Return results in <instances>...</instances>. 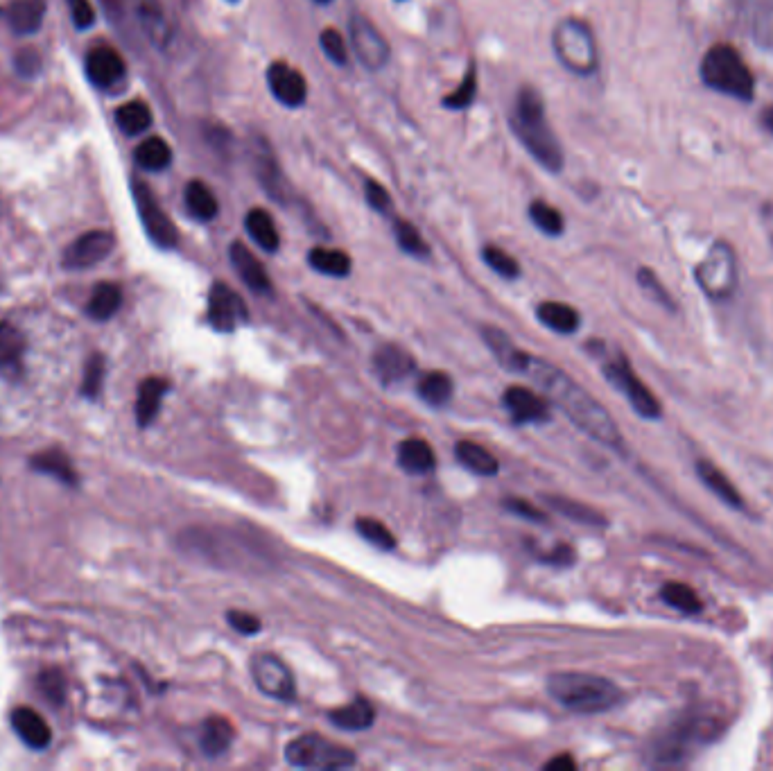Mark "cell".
Returning a JSON list of instances; mask_svg holds the SVG:
<instances>
[{
    "label": "cell",
    "mask_w": 773,
    "mask_h": 771,
    "mask_svg": "<svg viewBox=\"0 0 773 771\" xmlns=\"http://www.w3.org/2000/svg\"><path fill=\"white\" fill-rule=\"evenodd\" d=\"M523 374L532 376L536 385L545 392V396L550 398L579 430H584L590 439L622 453L624 437L618 423L604 410L602 403L595 401V398L590 396L584 387L577 385L568 374H563L561 369L550 365V362L534 358V355L527 358Z\"/></svg>",
    "instance_id": "cell-1"
},
{
    "label": "cell",
    "mask_w": 773,
    "mask_h": 771,
    "mask_svg": "<svg viewBox=\"0 0 773 771\" xmlns=\"http://www.w3.org/2000/svg\"><path fill=\"white\" fill-rule=\"evenodd\" d=\"M511 132L545 170L559 172L563 168L561 143L547 123L543 98L536 89L525 86L516 95L514 109H511Z\"/></svg>",
    "instance_id": "cell-2"
},
{
    "label": "cell",
    "mask_w": 773,
    "mask_h": 771,
    "mask_svg": "<svg viewBox=\"0 0 773 771\" xmlns=\"http://www.w3.org/2000/svg\"><path fill=\"white\" fill-rule=\"evenodd\" d=\"M547 692L557 704L577 715L606 713L620 704L622 690L611 679L586 672H559L547 679Z\"/></svg>",
    "instance_id": "cell-3"
},
{
    "label": "cell",
    "mask_w": 773,
    "mask_h": 771,
    "mask_svg": "<svg viewBox=\"0 0 773 771\" xmlns=\"http://www.w3.org/2000/svg\"><path fill=\"white\" fill-rule=\"evenodd\" d=\"M701 80L706 82L710 89L719 93L733 95L740 100L753 98V75L749 66L744 64L742 55L737 53L728 43H717L712 46L701 62Z\"/></svg>",
    "instance_id": "cell-4"
},
{
    "label": "cell",
    "mask_w": 773,
    "mask_h": 771,
    "mask_svg": "<svg viewBox=\"0 0 773 771\" xmlns=\"http://www.w3.org/2000/svg\"><path fill=\"white\" fill-rule=\"evenodd\" d=\"M552 48L568 71L584 77L597 71L595 37L584 21L563 19L554 28Z\"/></svg>",
    "instance_id": "cell-5"
},
{
    "label": "cell",
    "mask_w": 773,
    "mask_h": 771,
    "mask_svg": "<svg viewBox=\"0 0 773 771\" xmlns=\"http://www.w3.org/2000/svg\"><path fill=\"white\" fill-rule=\"evenodd\" d=\"M694 279L712 301L731 299L737 290V258L728 242H715L694 270Z\"/></svg>",
    "instance_id": "cell-6"
},
{
    "label": "cell",
    "mask_w": 773,
    "mask_h": 771,
    "mask_svg": "<svg viewBox=\"0 0 773 771\" xmlns=\"http://www.w3.org/2000/svg\"><path fill=\"white\" fill-rule=\"evenodd\" d=\"M285 758L299 769H346L355 765V753L342 744L330 742L317 733H306L292 740L285 749Z\"/></svg>",
    "instance_id": "cell-7"
},
{
    "label": "cell",
    "mask_w": 773,
    "mask_h": 771,
    "mask_svg": "<svg viewBox=\"0 0 773 771\" xmlns=\"http://www.w3.org/2000/svg\"><path fill=\"white\" fill-rule=\"evenodd\" d=\"M604 376L624 398H627L629 405L633 407V412H636L638 417L649 419V421H656V419L663 417V407H660V401L654 394H651V389L642 383L636 374H633V369L629 367L627 360L618 358V360L606 362Z\"/></svg>",
    "instance_id": "cell-8"
},
{
    "label": "cell",
    "mask_w": 773,
    "mask_h": 771,
    "mask_svg": "<svg viewBox=\"0 0 773 771\" xmlns=\"http://www.w3.org/2000/svg\"><path fill=\"white\" fill-rule=\"evenodd\" d=\"M132 190H134L136 209H138V215H141V222H143V229H145L147 236H150V240L154 242L156 247L175 249L177 242H179L177 227L168 218V213L161 209V204L156 202L152 190L138 179H134Z\"/></svg>",
    "instance_id": "cell-9"
},
{
    "label": "cell",
    "mask_w": 773,
    "mask_h": 771,
    "mask_svg": "<svg viewBox=\"0 0 773 771\" xmlns=\"http://www.w3.org/2000/svg\"><path fill=\"white\" fill-rule=\"evenodd\" d=\"M701 729L694 719H681L667 729L665 735H660L654 747H651V762L654 765H681L692 751V744L699 740Z\"/></svg>",
    "instance_id": "cell-10"
},
{
    "label": "cell",
    "mask_w": 773,
    "mask_h": 771,
    "mask_svg": "<svg viewBox=\"0 0 773 771\" xmlns=\"http://www.w3.org/2000/svg\"><path fill=\"white\" fill-rule=\"evenodd\" d=\"M349 34H351V50L353 55L360 59L364 68L378 71L387 64L389 59V46L382 34L378 32L376 25L364 16H353L349 21Z\"/></svg>",
    "instance_id": "cell-11"
},
{
    "label": "cell",
    "mask_w": 773,
    "mask_h": 771,
    "mask_svg": "<svg viewBox=\"0 0 773 771\" xmlns=\"http://www.w3.org/2000/svg\"><path fill=\"white\" fill-rule=\"evenodd\" d=\"M247 317V306L238 297V292L224 283H215L211 292H208V322H211L215 331H236L240 324L247 322Z\"/></svg>",
    "instance_id": "cell-12"
},
{
    "label": "cell",
    "mask_w": 773,
    "mask_h": 771,
    "mask_svg": "<svg viewBox=\"0 0 773 771\" xmlns=\"http://www.w3.org/2000/svg\"><path fill=\"white\" fill-rule=\"evenodd\" d=\"M251 674H254L258 690L272 699L290 701L294 692H297L290 667L272 654L256 656L254 663H251Z\"/></svg>",
    "instance_id": "cell-13"
},
{
    "label": "cell",
    "mask_w": 773,
    "mask_h": 771,
    "mask_svg": "<svg viewBox=\"0 0 773 771\" xmlns=\"http://www.w3.org/2000/svg\"><path fill=\"white\" fill-rule=\"evenodd\" d=\"M116 247V240L109 231H89L77 238L64 254L66 270H89L102 263Z\"/></svg>",
    "instance_id": "cell-14"
},
{
    "label": "cell",
    "mask_w": 773,
    "mask_h": 771,
    "mask_svg": "<svg viewBox=\"0 0 773 771\" xmlns=\"http://www.w3.org/2000/svg\"><path fill=\"white\" fill-rule=\"evenodd\" d=\"M267 84L274 98L290 109L301 107L308 98L306 77H303L297 68H292L285 62H274L269 66Z\"/></svg>",
    "instance_id": "cell-15"
},
{
    "label": "cell",
    "mask_w": 773,
    "mask_h": 771,
    "mask_svg": "<svg viewBox=\"0 0 773 771\" xmlns=\"http://www.w3.org/2000/svg\"><path fill=\"white\" fill-rule=\"evenodd\" d=\"M132 14L145 39L154 48H165L170 41V23L159 0H129Z\"/></svg>",
    "instance_id": "cell-16"
},
{
    "label": "cell",
    "mask_w": 773,
    "mask_h": 771,
    "mask_svg": "<svg viewBox=\"0 0 773 771\" xmlns=\"http://www.w3.org/2000/svg\"><path fill=\"white\" fill-rule=\"evenodd\" d=\"M125 71V59L111 46L93 48L89 57H86V75H89V80L95 86H102V89L118 84L125 77Z\"/></svg>",
    "instance_id": "cell-17"
},
{
    "label": "cell",
    "mask_w": 773,
    "mask_h": 771,
    "mask_svg": "<svg viewBox=\"0 0 773 771\" xmlns=\"http://www.w3.org/2000/svg\"><path fill=\"white\" fill-rule=\"evenodd\" d=\"M505 405L516 423H545L550 419V407L545 398L527 387H509L505 392Z\"/></svg>",
    "instance_id": "cell-18"
},
{
    "label": "cell",
    "mask_w": 773,
    "mask_h": 771,
    "mask_svg": "<svg viewBox=\"0 0 773 771\" xmlns=\"http://www.w3.org/2000/svg\"><path fill=\"white\" fill-rule=\"evenodd\" d=\"M373 367H376V374L385 385H398L403 383L407 376L414 374V358L407 351H403L401 346L396 344H385L380 346L373 355Z\"/></svg>",
    "instance_id": "cell-19"
},
{
    "label": "cell",
    "mask_w": 773,
    "mask_h": 771,
    "mask_svg": "<svg viewBox=\"0 0 773 771\" xmlns=\"http://www.w3.org/2000/svg\"><path fill=\"white\" fill-rule=\"evenodd\" d=\"M229 258H231L233 270L238 272V276L245 281L249 290H254L258 294L272 292V279H269L265 265L251 254L249 247L242 245V242H233L229 249Z\"/></svg>",
    "instance_id": "cell-20"
},
{
    "label": "cell",
    "mask_w": 773,
    "mask_h": 771,
    "mask_svg": "<svg viewBox=\"0 0 773 771\" xmlns=\"http://www.w3.org/2000/svg\"><path fill=\"white\" fill-rule=\"evenodd\" d=\"M694 471H697L703 487H706L717 500H722L726 507H731L735 511H744L746 509L742 493L733 487V482L728 480L726 475L719 471L715 464L708 462V459H697V464H694Z\"/></svg>",
    "instance_id": "cell-21"
},
{
    "label": "cell",
    "mask_w": 773,
    "mask_h": 771,
    "mask_svg": "<svg viewBox=\"0 0 773 771\" xmlns=\"http://www.w3.org/2000/svg\"><path fill=\"white\" fill-rule=\"evenodd\" d=\"M12 729L32 749H46L52 742V731L46 719L28 706L12 710Z\"/></svg>",
    "instance_id": "cell-22"
},
{
    "label": "cell",
    "mask_w": 773,
    "mask_h": 771,
    "mask_svg": "<svg viewBox=\"0 0 773 771\" xmlns=\"http://www.w3.org/2000/svg\"><path fill=\"white\" fill-rule=\"evenodd\" d=\"M233 740H236V729H233V724L227 717L213 715L202 724V733H199V749H202L204 756L217 758L229 751Z\"/></svg>",
    "instance_id": "cell-23"
},
{
    "label": "cell",
    "mask_w": 773,
    "mask_h": 771,
    "mask_svg": "<svg viewBox=\"0 0 773 771\" xmlns=\"http://www.w3.org/2000/svg\"><path fill=\"white\" fill-rule=\"evenodd\" d=\"M3 16L16 34H34L39 32L46 16V0H12Z\"/></svg>",
    "instance_id": "cell-24"
},
{
    "label": "cell",
    "mask_w": 773,
    "mask_h": 771,
    "mask_svg": "<svg viewBox=\"0 0 773 771\" xmlns=\"http://www.w3.org/2000/svg\"><path fill=\"white\" fill-rule=\"evenodd\" d=\"M168 392V380L163 378H145L141 387H138L136 398V421L141 428H147L156 419V414L161 410V403Z\"/></svg>",
    "instance_id": "cell-25"
},
{
    "label": "cell",
    "mask_w": 773,
    "mask_h": 771,
    "mask_svg": "<svg viewBox=\"0 0 773 771\" xmlns=\"http://www.w3.org/2000/svg\"><path fill=\"white\" fill-rule=\"evenodd\" d=\"M398 464H401V469L407 473L425 475L434 471L437 457H434V450L430 448L428 441L405 439L401 441V446H398Z\"/></svg>",
    "instance_id": "cell-26"
},
{
    "label": "cell",
    "mask_w": 773,
    "mask_h": 771,
    "mask_svg": "<svg viewBox=\"0 0 773 771\" xmlns=\"http://www.w3.org/2000/svg\"><path fill=\"white\" fill-rule=\"evenodd\" d=\"M484 342L491 346V351L495 358H498V362L505 369L509 371H518V374H523V369L527 365V358L529 353L520 351L518 346L509 340L507 333H502L500 328H484Z\"/></svg>",
    "instance_id": "cell-27"
},
{
    "label": "cell",
    "mask_w": 773,
    "mask_h": 771,
    "mask_svg": "<svg viewBox=\"0 0 773 771\" xmlns=\"http://www.w3.org/2000/svg\"><path fill=\"white\" fill-rule=\"evenodd\" d=\"M254 172L269 195L274 199H285V181L281 175V168L276 166L274 154L267 150V145H256L254 147Z\"/></svg>",
    "instance_id": "cell-28"
},
{
    "label": "cell",
    "mask_w": 773,
    "mask_h": 771,
    "mask_svg": "<svg viewBox=\"0 0 773 771\" xmlns=\"http://www.w3.org/2000/svg\"><path fill=\"white\" fill-rule=\"evenodd\" d=\"M536 315L541 319V324L550 328V331L559 333V335H572L577 333V328L581 324L579 313L572 306H566V303L559 301H545L536 308Z\"/></svg>",
    "instance_id": "cell-29"
},
{
    "label": "cell",
    "mask_w": 773,
    "mask_h": 771,
    "mask_svg": "<svg viewBox=\"0 0 773 771\" xmlns=\"http://www.w3.org/2000/svg\"><path fill=\"white\" fill-rule=\"evenodd\" d=\"M245 229L249 238L254 240L260 249L267 251V254H274V251L281 247L279 229H276L274 218L265 209H251L245 218Z\"/></svg>",
    "instance_id": "cell-30"
},
{
    "label": "cell",
    "mask_w": 773,
    "mask_h": 771,
    "mask_svg": "<svg viewBox=\"0 0 773 771\" xmlns=\"http://www.w3.org/2000/svg\"><path fill=\"white\" fill-rule=\"evenodd\" d=\"M455 457L464 469H468L475 475H482V478H491V475H495L500 469L498 459H495L484 446L475 444V441H459L455 446Z\"/></svg>",
    "instance_id": "cell-31"
},
{
    "label": "cell",
    "mask_w": 773,
    "mask_h": 771,
    "mask_svg": "<svg viewBox=\"0 0 773 771\" xmlns=\"http://www.w3.org/2000/svg\"><path fill=\"white\" fill-rule=\"evenodd\" d=\"M184 202L188 213L199 222H211L215 220V215L220 213L217 197L213 195V190L204 184V181H197V179L190 181L184 190Z\"/></svg>",
    "instance_id": "cell-32"
},
{
    "label": "cell",
    "mask_w": 773,
    "mask_h": 771,
    "mask_svg": "<svg viewBox=\"0 0 773 771\" xmlns=\"http://www.w3.org/2000/svg\"><path fill=\"white\" fill-rule=\"evenodd\" d=\"M25 340L21 331L10 322H0V371L16 374L21 371Z\"/></svg>",
    "instance_id": "cell-33"
},
{
    "label": "cell",
    "mask_w": 773,
    "mask_h": 771,
    "mask_svg": "<svg viewBox=\"0 0 773 771\" xmlns=\"http://www.w3.org/2000/svg\"><path fill=\"white\" fill-rule=\"evenodd\" d=\"M373 715L376 713H373V706L369 701L358 697L351 701V704L333 710V713H330V722L342 731H364L373 724Z\"/></svg>",
    "instance_id": "cell-34"
},
{
    "label": "cell",
    "mask_w": 773,
    "mask_h": 771,
    "mask_svg": "<svg viewBox=\"0 0 773 771\" xmlns=\"http://www.w3.org/2000/svg\"><path fill=\"white\" fill-rule=\"evenodd\" d=\"M123 306V290L116 283H98L89 299V315L95 322H107Z\"/></svg>",
    "instance_id": "cell-35"
},
{
    "label": "cell",
    "mask_w": 773,
    "mask_h": 771,
    "mask_svg": "<svg viewBox=\"0 0 773 771\" xmlns=\"http://www.w3.org/2000/svg\"><path fill=\"white\" fill-rule=\"evenodd\" d=\"M30 466L34 471L46 473V475H52V478L62 480L64 484H77L73 462L62 453V450H43V453L34 455L30 459Z\"/></svg>",
    "instance_id": "cell-36"
},
{
    "label": "cell",
    "mask_w": 773,
    "mask_h": 771,
    "mask_svg": "<svg viewBox=\"0 0 773 771\" xmlns=\"http://www.w3.org/2000/svg\"><path fill=\"white\" fill-rule=\"evenodd\" d=\"M308 263L312 270H317L319 274H326V276H335V279H344V276H349L351 272V258L340 249H326V247L310 249Z\"/></svg>",
    "instance_id": "cell-37"
},
{
    "label": "cell",
    "mask_w": 773,
    "mask_h": 771,
    "mask_svg": "<svg viewBox=\"0 0 773 771\" xmlns=\"http://www.w3.org/2000/svg\"><path fill=\"white\" fill-rule=\"evenodd\" d=\"M134 159L138 166L150 172H161L172 163V150L170 145L163 141L161 136H150L136 147Z\"/></svg>",
    "instance_id": "cell-38"
},
{
    "label": "cell",
    "mask_w": 773,
    "mask_h": 771,
    "mask_svg": "<svg viewBox=\"0 0 773 771\" xmlns=\"http://www.w3.org/2000/svg\"><path fill=\"white\" fill-rule=\"evenodd\" d=\"M152 120V111L143 100L125 102V105L118 107L116 111V125L120 127V132L127 136L143 134L145 129L152 127Z\"/></svg>",
    "instance_id": "cell-39"
},
{
    "label": "cell",
    "mask_w": 773,
    "mask_h": 771,
    "mask_svg": "<svg viewBox=\"0 0 773 771\" xmlns=\"http://www.w3.org/2000/svg\"><path fill=\"white\" fill-rule=\"evenodd\" d=\"M453 378L446 371H428L419 380V396L432 407H444L453 398Z\"/></svg>",
    "instance_id": "cell-40"
},
{
    "label": "cell",
    "mask_w": 773,
    "mask_h": 771,
    "mask_svg": "<svg viewBox=\"0 0 773 771\" xmlns=\"http://www.w3.org/2000/svg\"><path fill=\"white\" fill-rule=\"evenodd\" d=\"M660 600L685 615H697L703 611L701 597L694 593L692 586L683 582H667L660 588Z\"/></svg>",
    "instance_id": "cell-41"
},
{
    "label": "cell",
    "mask_w": 773,
    "mask_h": 771,
    "mask_svg": "<svg viewBox=\"0 0 773 771\" xmlns=\"http://www.w3.org/2000/svg\"><path fill=\"white\" fill-rule=\"evenodd\" d=\"M547 502L559 511V514L568 516L570 521L581 523V525H590V527H604L606 518L595 511L593 507L584 505V502L570 500V498H547Z\"/></svg>",
    "instance_id": "cell-42"
},
{
    "label": "cell",
    "mask_w": 773,
    "mask_h": 771,
    "mask_svg": "<svg viewBox=\"0 0 773 771\" xmlns=\"http://www.w3.org/2000/svg\"><path fill=\"white\" fill-rule=\"evenodd\" d=\"M529 220L534 222V227L538 231H543L545 236H561L563 229H566V222H563V215L559 209H554L547 202H536L529 204Z\"/></svg>",
    "instance_id": "cell-43"
},
{
    "label": "cell",
    "mask_w": 773,
    "mask_h": 771,
    "mask_svg": "<svg viewBox=\"0 0 773 771\" xmlns=\"http://www.w3.org/2000/svg\"><path fill=\"white\" fill-rule=\"evenodd\" d=\"M394 233H396V240H398V247H401L405 254L410 256H416V258H425L430 254L428 245H425L423 236L419 233V229L414 227L412 222L407 220H396L394 224Z\"/></svg>",
    "instance_id": "cell-44"
},
{
    "label": "cell",
    "mask_w": 773,
    "mask_h": 771,
    "mask_svg": "<svg viewBox=\"0 0 773 771\" xmlns=\"http://www.w3.org/2000/svg\"><path fill=\"white\" fill-rule=\"evenodd\" d=\"M355 530L362 536L364 541H369L371 545H376L378 550H394L396 548V539L392 530L387 525H382L376 518H360L355 523Z\"/></svg>",
    "instance_id": "cell-45"
},
{
    "label": "cell",
    "mask_w": 773,
    "mask_h": 771,
    "mask_svg": "<svg viewBox=\"0 0 773 771\" xmlns=\"http://www.w3.org/2000/svg\"><path fill=\"white\" fill-rule=\"evenodd\" d=\"M482 258L495 274L502 276V279H518L520 276L518 261L511 254H507L505 249L489 245V247L482 249Z\"/></svg>",
    "instance_id": "cell-46"
},
{
    "label": "cell",
    "mask_w": 773,
    "mask_h": 771,
    "mask_svg": "<svg viewBox=\"0 0 773 771\" xmlns=\"http://www.w3.org/2000/svg\"><path fill=\"white\" fill-rule=\"evenodd\" d=\"M39 690H41V695L50 701V704L64 706L66 695H68V686H66L64 674L59 670L41 672L39 674Z\"/></svg>",
    "instance_id": "cell-47"
},
{
    "label": "cell",
    "mask_w": 773,
    "mask_h": 771,
    "mask_svg": "<svg viewBox=\"0 0 773 771\" xmlns=\"http://www.w3.org/2000/svg\"><path fill=\"white\" fill-rule=\"evenodd\" d=\"M475 95H477V73H475V68H471V71L466 73L464 82L459 84L453 93L446 95V98H444V107L455 109V111L466 109V107H471V105H473Z\"/></svg>",
    "instance_id": "cell-48"
},
{
    "label": "cell",
    "mask_w": 773,
    "mask_h": 771,
    "mask_svg": "<svg viewBox=\"0 0 773 771\" xmlns=\"http://www.w3.org/2000/svg\"><path fill=\"white\" fill-rule=\"evenodd\" d=\"M319 41H321V50H324L330 62L337 64V66H344L346 62H349V48H346V41L340 32L328 28V30L321 32Z\"/></svg>",
    "instance_id": "cell-49"
},
{
    "label": "cell",
    "mask_w": 773,
    "mask_h": 771,
    "mask_svg": "<svg viewBox=\"0 0 773 771\" xmlns=\"http://www.w3.org/2000/svg\"><path fill=\"white\" fill-rule=\"evenodd\" d=\"M638 283L642 285V290H645L651 299L658 301L663 308H670V310L676 308L672 297H670V292L663 288V283L656 279V274L651 272V270H640L638 272Z\"/></svg>",
    "instance_id": "cell-50"
},
{
    "label": "cell",
    "mask_w": 773,
    "mask_h": 771,
    "mask_svg": "<svg viewBox=\"0 0 773 771\" xmlns=\"http://www.w3.org/2000/svg\"><path fill=\"white\" fill-rule=\"evenodd\" d=\"M104 380V360L102 355H93V358L86 362V371H84V383H82V394L84 396H98L100 387Z\"/></svg>",
    "instance_id": "cell-51"
},
{
    "label": "cell",
    "mask_w": 773,
    "mask_h": 771,
    "mask_svg": "<svg viewBox=\"0 0 773 771\" xmlns=\"http://www.w3.org/2000/svg\"><path fill=\"white\" fill-rule=\"evenodd\" d=\"M364 197H367V204L373 211L378 213L392 211V195H389L387 188H382L378 181H367V184H364Z\"/></svg>",
    "instance_id": "cell-52"
},
{
    "label": "cell",
    "mask_w": 773,
    "mask_h": 771,
    "mask_svg": "<svg viewBox=\"0 0 773 771\" xmlns=\"http://www.w3.org/2000/svg\"><path fill=\"white\" fill-rule=\"evenodd\" d=\"M68 3V12L73 16L75 28L80 30H89L95 23V10L91 5V0H66Z\"/></svg>",
    "instance_id": "cell-53"
},
{
    "label": "cell",
    "mask_w": 773,
    "mask_h": 771,
    "mask_svg": "<svg viewBox=\"0 0 773 771\" xmlns=\"http://www.w3.org/2000/svg\"><path fill=\"white\" fill-rule=\"evenodd\" d=\"M227 620H229V625L238 631V634L254 636L260 631V620L254 618V615L247 613V611H229Z\"/></svg>",
    "instance_id": "cell-54"
},
{
    "label": "cell",
    "mask_w": 773,
    "mask_h": 771,
    "mask_svg": "<svg viewBox=\"0 0 773 771\" xmlns=\"http://www.w3.org/2000/svg\"><path fill=\"white\" fill-rule=\"evenodd\" d=\"M14 66H16V71H19L23 77L37 75V73H39V68H41V59H39V55H37V50L23 48L21 53L16 55Z\"/></svg>",
    "instance_id": "cell-55"
},
{
    "label": "cell",
    "mask_w": 773,
    "mask_h": 771,
    "mask_svg": "<svg viewBox=\"0 0 773 771\" xmlns=\"http://www.w3.org/2000/svg\"><path fill=\"white\" fill-rule=\"evenodd\" d=\"M505 507H507L509 511H514V514H518V516H525L527 521H536V523L545 521V514H543V511H541V509H536V507L532 505V502H527V500L507 498V500H505Z\"/></svg>",
    "instance_id": "cell-56"
},
{
    "label": "cell",
    "mask_w": 773,
    "mask_h": 771,
    "mask_svg": "<svg viewBox=\"0 0 773 771\" xmlns=\"http://www.w3.org/2000/svg\"><path fill=\"white\" fill-rule=\"evenodd\" d=\"M543 561L552 563V566H570V563L575 561V550H572L570 545H557L554 550L545 552Z\"/></svg>",
    "instance_id": "cell-57"
},
{
    "label": "cell",
    "mask_w": 773,
    "mask_h": 771,
    "mask_svg": "<svg viewBox=\"0 0 773 771\" xmlns=\"http://www.w3.org/2000/svg\"><path fill=\"white\" fill-rule=\"evenodd\" d=\"M545 769L547 771H575L577 762L563 753V756H557V758H552L550 762H545Z\"/></svg>",
    "instance_id": "cell-58"
},
{
    "label": "cell",
    "mask_w": 773,
    "mask_h": 771,
    "mask_svg": "<svg viewBox=\"0 0 773 771\" xmlns=\"http://www.w3.org/2000/svg\"><path fill=\"white\" fill-rule=\"evenodd\" d=\"M764 125H767V129L773 134V107H769L767 114H764Z\"/></svg>",
    "instance_id": "cell-59"
},
{
    "label": "cell",
    "mask_w": 773,
    "mask_h": 771,
    "mask_svg": "<svg viewBox=\"0 0 773 771\" xmlns=\"http://www.w3.org/2000/svg\"><path fill=\"white\" fill-rule=\"evenodd\" d=\"M315 3H330V0H315Z\"/></svg>",
    "instance_id": "cell-60"
},
{
    "label": "cell",
    "mask_w": 773,
    "mask_h": 771,
    "mask_svg": "<svg viewBox=\"0 0 773 771\" xmlns=\"http://www.w3.org/2000/svg\"><path fill=\"white\" fill-rule=\"evenodd\" d=\"M229 3H238V0H229Z\"/></svg>",
    "instance_id": "cell-61"
}]
</instances>
